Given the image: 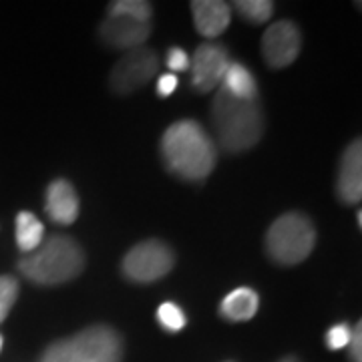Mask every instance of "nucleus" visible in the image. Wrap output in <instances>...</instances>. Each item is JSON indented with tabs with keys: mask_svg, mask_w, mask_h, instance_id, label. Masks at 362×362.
Segmentation results:
<instances>
[{
	"mask_svg": "<svg viewBox=\"0 0 362 362\" xmlns=\"http://www.w3.org/2000/svg\"><path fill=\"white\" fill-rule=\"evenodd\" d=\"M149 33H151L149 23H137L125 16H107L99 28V35L107 45L127 51L139 49L149 39Z\"/></svg>",
	"mask_w": 362,
	"mask_h": 362,
	"instance_id": "9d476101",
	"label": "nucleus"
},
{
	"mask_svg": "<svg viewBox=\"0 0 362 362\" xmlns=\"http://www.w3.org/2000/svg\"><path fill=\"white\" fill-rule=\"evenodd\" d=\"M0 349H2V337H0Z\"/></svg>",
	"mask_w": 362,
	"mask_h": 362,
	"instance_id": "a878e982",
	"label": "nucleus"
},
{
	"mask_svg": "<svg viewBox=\"0 0 362 362\" xmlns=\"http://www.w3.org/2000/svg\"><path fill=\"white\" fill-rule=\"evenodd\" d=\"M259 298L252 288H238L232 294L223 298L220 306V314L226 320L232 322H244L250 320L258 312Z\"/></svg>",
	"mask_w": 362,
	"mask_h": 362,
	"instance_id": "4468645a",
	"label": "nucleus"
},
{
	"mask_svg": "<svg viewBox=\"0 0 362 362\" xmlns=\"http://www.w3.org/2000/svg\"><path fill=\"white\" fill-rule=\"evenodd\" d=\"M18 268L35 284H65L83 272L85 254L73 238L54 235L21 259Z\"/></svg>",
	"mask_w": 362,
	"mask_h": 362,
	"instance_id": "7ed1b4c3",
	"label": "nucleus"
},
{
	"mask_svg": "<svg viewBox=\"0 0 362 362\" xmlns=\"http://www.w3.org/2000/svg\"><path fill=\"white\" fill-rule=\"evenodd\" d=\"M211 119L218 143L228 153L252 149L264 135V113L258 101L235 99L221 89L211 105Z\"/></svg>",
	"mask_w": 362,
	"mask_h": 362,
	"instance_id": "f03ea898",
	"label": "nucleus"
},
{
	"mask_svg": "<svg viewBox=\"0 0 362 362\" xmlns=\"http://www.w3.org/2000/svg\"><path fill=\"white\" fill-rule=\"evenodd\" d=\"M337 192L340 199L349 206L358 204L362 197V143L356 139L340 159Z\"/></svg>",
	"mask_w": 362,
	"mask_h": 362,
	"instance_id": "9b49d317",
	"label": "nucleus"
},
{
	"mask_svg": "<svg viewBox=\"0 0 362 362\" xmlns=\"http://www.w3.org/2000/svg\"><path fill=\"white\" fill-rule=\"evenodd\" d=\"M177 77L175 75H163V77L157 81V95L159 97H169L173 90L177 89Z\"/></svg>",
	"mask_w": 362,
	"mask_h": 362,
	"instance_id": "b1692460",
	"label": "nucleus"
},
{
	"mask_svg": "<svg viewBox=\"0 0 362 362\" xmlns=\"http://www.w3.org/2000/svg\"><path fill=\"white\" fill-rule=\"evenodd\" d=\"M159 69V59L151 49H133L111 71V89L119 95L137 90L153 77Z\"/></svg>",
	"mask_w": 362,
	"mask_h": 362,
	"instance_id": "0eeeda50",
	"label": "nucleus"
},
{
	"mask_svg": "<svg viewBox=\"0 0 362 362\" xmlns=\"http://www.w3.org/2000/svg\"><path fill=\"white\" fill-rule=\"evenodd\" d=\"M163 161L181 180L202 181L216 168V143L197 123L183 119L173 123L161 139Z\"/></svg>",
	"mask_w": 362,
	"mask_h": 362,
	"instance_id": "f257e3e1",
	"label": "nucleus"
},
{
	"mask_svg": "<svg viewBox=\"0 0 362 362\" xmlns=\"http://www.w3.org/2000/svg\"><path fill=\"white\" fill-rule=\"evenodd\" d=\"M123 342L111 326H90L78 334L52 342L40 362H121Z\"/></svg>",
	"mask_w": 362,
	"mask_h": 362,
	"instance_id": "20e7f679",
	"label": "nucleus"
},
{
	"mask_svg": "<svg viewBox=\"0 0 362 362\" xmlns=\"http://www.w3.org/2000/svg\"><path fill=\"white\" fill-rule=\"evenodd\" d=\"M280 362H300V361L294 358V356H288V358H284V361H280Z\"/></svg>",
	"mask_w": 362,
	"mask_h": 362,
	"instance_id": "393cba45",
	"label": "nucleus"
},
{
	"mask_svg": "<svg viewBox=\"0 0 362 362\" xmlns=\"http://www.w3.org/2000/svg\"><path fill=\"white\" fill-rule=\"evenodd\" d=\"M168 66L171 71H177V73L189 69V57H187V52L183 51V49L173 47V49L168 52Z\"/></svg>",
	"mask_w": 362,
	"mask_h": 362,
	"instance_id": "4be33fe9",
	"label": "nucleus"
},
{
	"mask_svg": "<svg viewBox=\"0 0 362 362\" xmlns=\"http://www.w3.org/2000/svg\"><path fill=\"white\" fill-rule=\"evenodd\" d=\"M18 296V282L11 276H0V322L8 316Z\"/></svg>",
	"mask_w": 362,
	"mask_h": 362,
	"instance_id": "6ab92c4d",
	"label": "nucleus"
},
{
	"mask_svg": "<svg viewBox=\"0 0 362 362\" xmlns=\"http://www.w3.org/2000/svg\"><path fill=\"white\" fill-rule=\"evenodd\" d=\"M195 28L206 39H216L230 26L232 8L221 0H195L192 4Z\"/></svg>",
	"mask_w": 362,
	"mask_h": 362,
	"instance_id": "f8f14e48",
	"label": "nucleus"
},
{
	"mask_svg": "<svg viewBox=\"0 0 362 362\" xmlns=\"http://www.w3.org/2000/svg\"><path fill=\"white\" fill-rule=\"evenodd\" d=\"M221 90H226L235 99H246V101H256V97H258L256 81L246 66L240 63L228 66L223 81H221Z\"/></svg>",
	"mask_w": 362,
	"mask_h": 362,
	"instance_id": "2eb2a0df",
	"label": "nucleus"
},
{
	"mask_svg": "<svg viewBox=\"0 0 362 362\" xmlns=\"http://www.w3.org/2000/svg\"><path fill=\"white\" fill-rule=\"evenodd\" d=\"M230 66L228 52L221 45L206 42L202 45L194 54V65H192V85L199 93H209L218 85H221L223 75Z\"/></svg>",
	"mask_w": 362,
	"mask_h": 362,
	"instance_id": "1a4fd4ad",
	"label": "nucleus"
},
{
	"mask_svg": "<svg viewBox=\"0 0 362 362\" xmlns=\"http://www.w3.org/2000/svg\"><path fill=\"white\" fill-rule=\"evenodd\" d=\"M42 238H45V228L37 220V216L28 214V211H21L16 216V244L18 247L30 254L42 244Z\"/></svg>",
	"mask_w": 362,
	"mask_h": 362,
	"instance_id": "dca6fc26",
	"label": "nucleus"
},
{
	"mask_svg": "<svg viewBox=\"0 0 362 362\" xmlns=\"http://www.w3.org/2000/svg\"><path fill=\"white\" fill-rule=\"evenodd\" d=\"M175 256L171 247L159 240H147L131 247L123 258V274L133 282H156L171 272Z\"/></svg>",
	"mask_w": 362,
	"mask_h": 362,
	"instance_id": "423d86ee",
	"label": "nucleus"
},
{
	"mask_svg": "<svg viewBox=\"0 0 362 362\" xmlns=\"http://www.w3.org/2000/svg\"><path fill=\"white\" fill-rule=\"evenodd\" d=\"M151 13V4L143 0H117L109 4V16H125L137 23H149Z\"/></svg>",
	"mask_w": 362,
	"mask_h": 362,
	"instance_id": "f3484780",
	"label": "nucleus"
},
{
	"mask_svg": "<svg viewBox=\"0 0 362 362\" xmlns=\"http://www.w3.org/2000/svg\"><path fill=\"white\" fill-rule=\"evenodd\" d=\"M157 320L163 324L168 330H171V332H177V330H181L185 326V314H183V310L177 304L165 302L157 310Z\"/></svg>",
	"mask_w": 362,
	"mask_h": 362,
	"instance_id": "aec40b11",
	"label": "nucleus"
},
{
	"mask_svg": "<svg viewBox=\"0 0 362 362\" xmlns=\"http://www.w3.org/2000/svg\"><path fill=\"white\" fill-rule=\"evenodd\" d=\"M361 322L356 324V328L350 332V342H349V349H350V358L352 362H361L362 361V349H361Z\"/></svg>",
	"mask_w": 362,
	"mask_h": 362,
	"instance_id": "5701e85b",
	"label": "nucleus"
},
{
	"mask_svg": "<svg viewBox=\"0 0 362 362\" xmlns=\"http://www.w3.org/2000/svg\"><path fill=\"white\" fill-rule=\"evenodd\" d=\"M316 244V230L308 216L284 214L274 221L266 235V247L274 262L282 266H296L308 258Z\"/></svg>",
	"mask_w": 362,
	"mask_h": 362,
	"instance_id": "39448f33",
	"label": "nucleus"
},
{
	"mask_svg": "<svg viewBox=\"0 0 362 362\" xmlns=\"http://www.w3.org/2000/svg\"><path fill=\"white\" fill-rule=\"evenodd\" d=\"M47 214L54 223L69 226L77 220L78 216V197L73 185L65 180L52 181L47 189Z\"/></svg>",
	"mask_w": 362,
	"mask_h": 362,
	"instance_id": "ddd939ff",
	"label": "nucleus"
},
{
	"mask_svg": "<svg viewBox=\"0 0 362 362\" xmlns=\"http://www.w3.org/2000/svg\"><path fill=\"white\" fill-rule=\"evenodd\" d=\"M350 332H352V330H350L346 324H337V326H332V328L328 330V334H326L328 349L338 350V349H344V346H349Z\"/></svg>",
	"mask_w": 362,
	"mask_h": 362,
	"instance_id": "412c9836",
	"label": "nucleus"
},
{
	"mask_svg": "<svg viewBox=\"0 0 362 362\" xmlns=\"http://www.w3.org/2000/svg\"><path fill=\"white\" fill-rule=\"evenodd\" d=\"M235 8H238L240 16H244L254 25H262V23L270 21L272 13H274V4L270 0H240V2H235Z\"/></svg>",
	"mask_w": 362,
	"mask_h": 362,
	"instance_id": "a211bd4d",
	"label": "nucleus"
},
{
	"mask_svg": "<svg viewBox=\"0 0 362 362\" xmlns=\"http://www.w3.org/2000/svg\"><path fill=\"white\" fill-rule=\"evenodd\" d=\"M302 47V35L294 23L280 21L264 33L262 39V52L264 59L272 69H284L296 61Z\"/></svg>",
	"mask_w": 362,
	"mask_h": 362,
	"instance_id": "6e6552de",
	"label": "nucleus"
}]
</instances>
